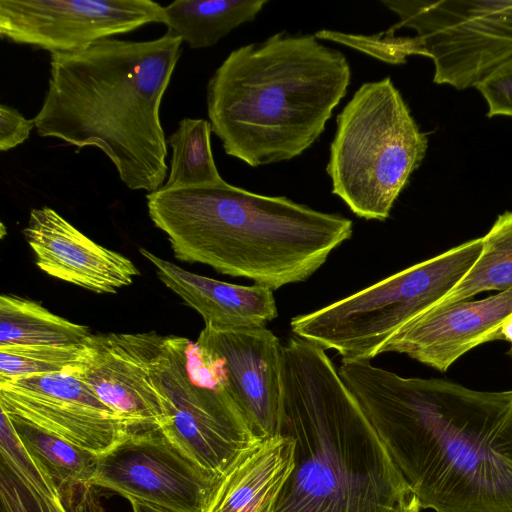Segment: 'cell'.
<instances>
[{
	"label": "cell",
	"instance_id": "8fae6325",
	"mask_svg": "<svg viewBox=\"0 0 512 512\" xmlns=\"http://www.w3.org/2000/svg\"><path fill=\"white\" fill-rule=\"evenodd\" d=\"M165 22L151 0H1L0 35L17 44L73 53L149 23Z\"/></svg>",
	"mask_w": 512,
	"mask_h": 512
},
{
	"label": "cell",
	"instance_id": "f546056e",
	"mask_svg": "<svg viewBox=\"0 0 512 512\" xmlns=\"http://www.w3.org/2000/svg\"><path fill=\"white\" fill-rule=\"evenodd\" d=\"M509 355H510V356H511V358H512V347H510Z\"/></svg>",
	"mask_w": 512,
	"mask_h": 512
},
{
	"label": "cell",
	"instance_id": "52a82bcc",
	"mask_svg": "<svg viewBox=\"0 0 512 512\" xmlns=\"http://www.w3.org/2000/svg\"><path fill=\"white\" fill-rule=\"evenodd\" d=\"M427 147L391 78L363 83L336 117L326 166L331 191L358 217L384 221Z\"/></svg>",
	"mask_w": 512,
	"mask_h": 512
},
{
	"label": "cell",
	"instance_id": "9a60e30c",
	"mask_svg": "<svg viewBox=\"0 0 512 512\" xmlns=\"http://www.w3.org/2000/svg\"><path fill=\"white\" fill-rule=\"evenodd\" d=\"M512 314V290L481 300L458 301L429 310L404 326L384 347L432 367L447 371L477 346L503 340L501 327Z\"/></svg>",
	"mask_w": 512,
	"mask_h": 512
},
{
	"label": "cell",
	"instance_id": "7a4b0ae2",
	"mask_svg": "<svg viewBox=\"0 0 512 512\" xmlns=\"http://www.w3.org/2000/svg\"><path fill=\"white\" fill-rule=\"evenodd\" d=\"M278 434L294 468L275 512H420L386 446L321 346L282 345Z\"/></svg>",
	"mask_w": 512,
	"mask_h": 512
},
{
	"label": "cell",
	"instance_id": "7c38bea8",
	"mask_svg": "<svg viewBox=\"0 0 512 512\" xmlns=\"http://www.w3.org/2000/svg\"><path fill=\"white\" fill-rule=\"evenodd\" d=\"M164 336L156 332L91 334L70 371L134 432L160 429L167 421L165 399L153 382L151 364Z\"/></svg>",
	"mask_w": 512,
	"mask_h": 512
},
{
	"label": "cell",
	"instance_id": "4316f807",
	"mask_svg": "<svg viewBox=\"0 0 512 512\" xmlns=\"http://www.w3.org/2000/svg\"><path fill=\"white\" fill-rule=\"evenodd\" d=\"M34 127V119H26L18 110L1 104L0 151L5 152L22 144Z\"/></svg>",
	"mask_w": 512,
	"mask_h": 512
},
{
	"label": "cell",
	"instance_id": "f1b7e54d",
	"mask_svg": "<svg viewBox=\"0 0 512 512\" xmlns=\"http://www.w3.org/2000/svg\"><path fill=\"white\" fill-rule=\"evenodd\" d=\"M501 334L503 340L510 343V347H512V314L508 316L501 327Z\"/></svg>",
	"mask_w": 512,
	"mask_h": 512
},
{
	"label": "cell",
	"instance_id": "9c48e42d",
	"mask_svg": "<svg viewBox=\"0 0 512 512\" xmlns=\"http://www.w3.org/2000/svg\"><path fill=\"white\" fill-rule=\"evenodd\" d=\"M151 376L165 399L160 430L203 469L222 477L261 441L232 399L220 360L196 342L164 337Z\"/></svg>",
	"mask_w": 512,
	"mask_h": 512
},
{
	"label": "cell",
	"instance_id": "30bf717a",
	"mask_svg": "<svg viewBox=\"0 0 512 512\" xmlns=\"http://www.w3.org/2000/svg\"><path fill=\"white\" fill-rule=\"evenodd\" d=\"M220 479L151 429L98 454L92 484L165 512H204Z\"/></svg>",
	"mask_w": 512,
	"mask_h": 512
},
{
	"label": "cell",
	"instance_id": "7402d4cb",
	"mask_svg": "<svg viewBox=\"0 0 512 512\" xmlns=\"http://www.w3.org/2000/svg\"><path fill=\"white\" fill-rule=\"evenodd\" d=\"M91 335L87 326L53 314L32 300L3 294L0 297V346H71Z\"/></svg>",
	"mask_w": 512,
	"mask_h": 512
},
{
	"label": "cell",
	"instance_id": "d6986e66",
	"mask_svg": "<svg viewBox=\"0 0 512 512\" xmlns=\"http://www.w3.org/2000/svg\"><path fill=\"white\" fill-rule=\"evenodd\" d=\"M0 512H103L63 499L53 480L19 440L5 411L0 417Z\"/></svg>",
	"mask_w": 512,
	"mask_h": 512
},
{
	"label": "cell",
	"instance_id": "ffe728a7",
	"mask_svg": "<svg viewBox=\"0 0 512 512\" xmlns=\"http://www.w3.org/2000/svg\"><path fill=\"white\" fill-rule=\"evenodd\" d=\"M7 415L22 445L47 471L63 499L77 505L99 501L97 487L92 484L97 454L18 416Z\"/></svg>",
	"mask_w": 512,
	"mask_h": 512
},
{
	"label": "cell",
	"instance_id": "6da1fadb",
	"mask_svg": "<svg viewBox=\"0 0 512 512\" xmlns=\"http://www.w3.org/2000/svg\"><path fill=\"white\" fill-rule=\"evenodd\" d=\"M338 373L420 509L512 512V389L402 377L370 361Z\"/></svg>",
	"mask_w": 512,
	"mask_h": 512
},
{
	"label": "cell",
	"instance_id": "2e32d148",
	"mask_svg": "<svg viewBox=\"0 0 512 512\" xmlns=\"http://www.w3.org/2000/svg\"><path fill=\"white\" fill-rule=\"evenodd\" d=\"M23 235L48 275L96 293H116L139 275L122 254L97 244L50 207L32 209Z\"/></svg>",
	"mask_w": 512,
	"mask_h": 512
},
{
	"label": "cell",
	"instance_id": "5b68a950",
	"mask_svg": "<svg viewBox=\"0 0 512 512\" xmlns=\"http://www.w3.org/2000/svg\"><path fill=\"white\" fill-rule=\"evenodd\" d=\"M350 80L341 51L278 32L233 50L209 79L212 132L251 167L291 160L323 133Z\"/></svg>",
	"mask_w": 512,
	"mask_h": 512
},
{
	"label": "cell",
	"instance_id": "83f0119b",
	"mask_svg": "<svg viewBox=\"0 0 512 512\" xmlns=\"http://www.w3.org/2000/svg\"><path fill=\"white\" fill-rule=\"evenodd\" d=\"M129 502L131 504L132 512H165L159 508L144 504L137 500H129Z\"/></svg>",
	"mask_w": 512,
	"mask_h": 512
},
{
	"label": "cell",
	"instance_id": "ac0fdd59",
	"mask_svg": "<svg viewBox=\"0 0 512 512\" xmlns=\"http://www.w3.org/2000/svg\"><path fill=\"white\" fill-rule=\"evenodd\" d=\"M294 451L287 435L261 440L221 477L204 512H275Z\"/></svg>",
	"mask_w": 512,
	"mask_h": 512
},
{
	"label": "cell",
	"instance_id": "8992f818",
	"mask_svg": "<svg viewBox=\"0 0 512 512\" xmlns=\"http://www.w3.org/2000/svg\"><path fill=\"white\" fill-rule=\"evenodd\" d=\"M399 21L373 35L346 34L344 45L389 64L412 55L434 64L433 81L477 88L512 60V0H382Z\"/></svg>",
	"mask_w": 512,
	"mask_h": 512
},
{
	"label": "cell",
	"instance_id": "4fadbf2b",
	"mask_svg": "<svg viewBox=\"0 0 512 512\" xmlns=\"http://www.w3.org/2000/svg\"><path fill=\"white\" fill-rule=\"evenodd\" d=\"M198 345L221 362L227 389L255 435L278 434L282 345L265 326L220 329L205 325Z\"/></svg>",
	"mask_w": 512,
	"mask_h": 512
},
{
	"label": "cell",
	"instance_id": "e0dca14e",
	"mask_svg": "<svg viewBox=\"0 0 512 512\" xmlns=\"http://www.w3.org/2000/svg\"><path fill=\"white\" fill-rule=\"evenodd\" d=\"M139 252L155 267L160 281L196 310L205 325L220 329L259 327L278 315L273 290L267 286L222 282L186 271L145 248Z\"/></svg>",
	"mask_w": 512,
	"mask_h": 512
},
{
	"label": "cell",
	"instance_id": "cb8c5ba5",
	"mask_svg": "<svg viewBox=\"0 0 512 512\" xmlns=\"http://www.w3.org/2000/svg\"><path fill=\"white\" fill-rule=\"evenodd\" d=\"M212 127L205 119L184 118L167 139L172 149L170 173L161 189L217 186L225 181L214 162L210 135Z\"/></svg>",
	"mask_w": 512,
	"mask_h": 512
},
{
	"label": "cell",
	"instance_id": "603a6c76",
	"mask_svg": "<svg viewBox=\"0 0 512 512\" xmlns=\"http://www.w3.org/2000/svg\"><path fill=\"white\" fill-rule=\"evenodd\" d=\"M510 290H512V212L506 211L498 216L490 230L482 237L481 252L469 271L427 311L469 300L485 291Z\"/></svg>",
	"mask_w": 512,
	"mask_h": 512
},
{
	"label": "cell",
	"instance_id": "5bb4252c",
	"mask_svg": "<svg viewBox=\"0 0 512 512\" xmlns=\"http://www.w3.org/2000/svg\"><path fill=\"white\" fill-rule=\"evenodd\" d=\"M0 409L97 455L134 432L71 374L50 375L31 394L0 389Z\"/></svg>",
	"mask_w": 512,
	"mask_h": 512
},
{
	"label": "cell",
	"instance_id": "277c9868",
	"mask_svg": "<svg viewBox=\"0 0 512 512\" xmlns=\"http://www.w3.org/2000/svg\"><path fill=\"white\" fill-rule=\"evenodd\" d=\"M148 214L174 256L271 288L302 282L351 238L350 219L233 186L158 189Z\"/></svg>",
	"mask_w": 512,
	"mask_h": 512
},
{
	"label": "cell",
	"instance_id": "3957f363",
	"mask_svg": "<svg viewBox=\"0 0 512 512\" xmlns=\"http://www.w3.org/2000/svg\"><path fill=\"white\" fill-rule=\"evenodd\" d=\"M181 44L166 32L148 41L107 38L52 54L48 89L34 117L37 133L78 149L97 147L128 188L157 191L168 169L160 106Z\"/></svg>",
	"mask_w": 512,
	"mask_h": 512
},
{
	"label": "cell",
	"instance_id": "ba28073f",
	"mask_svg": "<svg viewBox=\"0 0 512 512\" xmlns=\"http://www.w3.org/2000/svg\"><path fill=\"white\" fill-rule=\"evenodd\" d=\"M481 249L482 237L461 243L319 310L293 317L291 330L337 351L344 360L370 361L463 278Z\"/></svg>",
	"mask_w": 512,
	"mask_h": 512
},
{
	"label": "cell",
	"instance_id": "d4e9b609",
	"mask_svg": "<svg viewBox=\"0 0 512 512\" xmlns=\"http://www.w3.org/2000/svg\"><path fill=\"white\" fill-rule=\"evenodd\" d=\"M81 345L0 346V380L70 372L79 360Z\"/></svg>",
	"mask_w": 512,
	"mask_h": 512
},
{
	"label": "cell",
	"instance_id": "484cf974",
	"mask_svg": "<svg viewBox=\"0 0 512 512\" xmlns=\"http://www.w3.org/2000/svg\"><path fill=\"white\" fill-rule=\"evenodd\" d=\"M477 89L487 103V116L512 117V60L496 70Z\"/></svg>",
	"mask_w": 512,
	"mask_h": 512
},
{
	"label": "cell",
	"instance_id": "44dd1931",
	"mask_svg": "<svg viewBox=\"0 0 512 512\" xmlns=\"http://www.w3.org/2000/svg\"><path fill=\"white\" fill-rule=\"evenodd\" d=\"M267 0H176L164 7L167 33L190 48L218 43L236 27L252 22Z\"/></svg>",
	"mask_w": 512,
	"mask_h": 512
}]
</instances>
